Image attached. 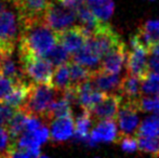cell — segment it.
Listing matches in <instances>:
<instances>
[{
  "label": "cell",
  "mask_w": 159,
  "mask_h": 158,
  "mask_svg": "<svg viewBox=\"0 0 159 158\" xmlns=\"http://www.w3.org/2000/svg\"><path fill=\"white\" fill-rule=\"evenodd\" d=\"M70 72V82L73 87H78L84 82L88 81L92 74V70L70 60L68 63Z\"/></svg>",
  "instance_id": "cell-24"
},
{
  "label": "cell",
  "mask_w": 159,
  "mask_h": 158,
  "mask_svg": "<svg viewBox=\"0 0 159 158\" xmlns=\"http://www.w3.org/2000/svg\"><path fill=\"white\" fill-rule=\"evenodd\" d=\"M76 21H78L76 11L57 0L51 3L44 16V22L55 32L75 25Z\"/></svg>",
  "instance_id": "cell-8"
},
{
  "label": "cell",
  "mask_w": 159,
  "mask_h": 158,
  "mask_svg": "<svg viewBox=\"0 0 159 158\" xmlns=\"http://www.w3.org/2000/svg\"><path fill=\"white\" fill-rule=\"evenodd\" d=\"M93 122L89 111L82 110L75 118V138L79 141H88L91 124Z\"/></svg>",
  "instance_id": "cell-21"
},
{
  "label": "cell",
  "mask_w": 159,
  "mask_h": 158,
  "mask_svg": "<svg viewBox=\"0 0 159 158\" xmlns=\"http://www.w3.org/2000/svg\"><path fill=\"white\" fill-rule=\"evenodd\" d=\"M127 46L124 41L119 42L116 47H114L111 50H109L106 54L103 56L101 61V65L98 68L108 73L119 74L124 64L127 60Z\"/></svg>",
  "instance_id": "cell-13"
},
{
  "label": "cell",
  "mask_w": 159,
  "mask_h": 158,
  "mask_svg": "<svg viewBox=\"0 0 159 158\" xmlns=\"http://www.w3.org/2000/svg\"><path fill=\"white\" fill-rule=\"evenodd\" d=\"M117 126L115 119H106L96 121V124L92 128L89 134L87 143L95 145L98 142H116L118 139Z\"/></svg>",
  "instance_id": "cell-12"
},
{
  "label": "cell",
  "mask_w": 159,
  "mask_h": 158,
  "mask_svg": "<svg viewBox=\"0 0 159 158\" xmlns=\"http://www.w3.org/2000/svg\"><path fill=\"white\" fill-rule=\"evenodd\" d=\"M71 60L77 63L81 64V65L86 66V67L90 68V70H94L96 68L100 67L101 65V56L89 46L86 42V44L84 46V48L80 49L77 53L71 56Z\"/></svg>",
  "instance_id": "cell-19"
},
{
  "label": "cell",
  "mask_w": 159,
  "mask_h": 158,
  "mask_svg": "<svg viewBox=\"0 0 159 158\" xmlns=\"http://www.w3.org/2000/svg\"><path fill=\"white\" fill-rule=\"evenodd\" d=\"M73 114V106H71L70 102L67 99H65L62 94V97L60 99H57L54 103L52 104L51 108L49 110V112L47 113L46 117H44L43 121L46 124H50L52 120L59 117L65 116V115Z\"/></svg>",
  "instance_id": "cell-22"
},
{
  "label": "cell",
  "mask_w": 159,
  "mask_h": 158,
  "mask_svg": "<svg viewBox=\"0 0 159 158\" xmlns=\"http://www.w3.org/2000/svg\"><path fill=\"white\" fill-rule=\"evenodd\" d=\"M4 1H6V0H4Z\"/></svg>",
  "instance_id": "cell-36"
},
{
  "label": "cell",
  "mask_w": 159,
  "mask_h": 158,
  "mask_svg": "<svg viewBox=\"0 0 159 158\" xmlns=\"http://www.w3.org/2000/svg\"><path fill=\"white\" fill-rule=\"evenodd\" d=\"M28 115L23 110L19 108L11 121L9 122L7 130L10 134L11 141L14 142L25 132L26 130V121H27Z\"/></svg>",
  "instance_id": "cell-20"
},
{
  "label": "cell",
  "mask_w": 159,
  "mask_h": 158,
  "mask_svg": "<svg viewBox=\"0 0 159 158\" xmlns=\"http://www.w3.org/2000/svg\"><path fill=\"white\" fill-rule=\"evenodd\" d=\"M139 104H140L141 112L159 114V95L142 94L139 99Z\"/></svg>",
  "instance_id": "cell-29"
},
{
  "label": "cell",
  "mask_w": 159,
  "mask_h": 158,
  "mask_svg": "<svg viewBox=\"0 0 159 158\" xmlns=\"http://www.w3.org/2000/svg\"><path fill=\"white\" fill-rule=\"evenodd\" d=\"M17 110L19 108L10 105L7 102L0 101V127H3V128L7 129L9 122L13 118Z\"/></svg>",
  "instance_id": "cell-30"
},
{
  "label": "cell",
  "mask_w": 159,
  "mask_h": 158,
  "mask_svg": "<svg viewBox=\"0 0 159 158\" xmlns=\"http://www.w3.org/2000/svg\"><path fill=\"white\" fill-rule=\"evenodd\" d=\"M16 84L17 81H14L13 79L0 75V101L6 100V97L12 92Z\"/></svg>",
  "instance_id": "cell-32"
},
{
  "label": "cell",
  "mask_w": 159,
  "mask_h": 158,
  "mask_svg": "<svg viewBox=\"0 0 159 158\" xmlns=\"http://www.w3.org/2000/svg\"><path fill=\"white\" fill-rule=\"evenodd\" d=\"M62 94L63 92L57 90L52 84H32L28 97L21 110L30 116H35L43 120L52 104L60 99Z\"/></svg>",
  "instance_id": "cell-2"
},
{
  "label": "cell",
  "mask_w": 159,
  "mask_h": 158,
  "mask_svg": "<svg viewBox=\"0 0 159 158\" xmlns=\"http://www.w3.org/2000/svg\"><path fill=\"white\" fill-rule=\"evenodd\" d=\"M44 57H46L48 61H50L51 63L54 65V67L62 65V64L68 63L71 60L70 53H69L60 42H57V43L47 53V55Z\"/></svg>",
  "instance_id": "cell-27"
},
{
  "label": "cell",
  "mask_w": 159,
  "mask_h": 158,
  "mask_svg": "<svg viewBox=\"0 0 159 158\" xmlns=\"http://www.w3.org/2000/svg\"><path fill=\"white\" fill-rule=\"evenodd\" d=\"M20 62L27 80L33 84H51L55 67L46 57H21Z\"/></svg>",
  "instance_id": "cell-3"
},
{
  "label": "cell",
  "mask_w": 159,
  "mask_h": 158,
  "mask_svg": "<svg viewBox=\"0 0 159 158\" xmlns=\"http://www.w3.org/2000/svg\"><path fill=\"white\" fill-rule=\"evenodd\" d=\"M148 63H149V70H159V43L154 46L149 50Z\"/></svg>",
  "instance_id": "cell-34"
},
{
  "label": "cell",
  "mask_w": 159,
  "mask_h": 158,
  "mask_svg": "<svg viewBox=\"0 0 159 158\" xmlns=\"http://www.w3.org/2000/svg\"><path fill=\"white\" fill-rule=\"evenodd\" d=\"M68 63L62 64V65L55 67L52 77V82H51V84L53 87H55L57 90L62 91V92L71 86L70 72H69Z\"/></svg>",
  "instance_id": "cell-25"
},
{
  "label": "cell",
  "mask_w": 159,
  "mask_h": 158,
  "mask_svg": "<svg viewBox=\"0 0 159 158\" xmlns=\"http://www.w3.org/2000/svg\"><path fill=\"white\" fill-rule=\"evenodd\" d=\"M120 144L121 148L126 152H135L139 150L138 145V140L136 137H132V135H118L117 141Z\"/></svg>",
  "instance_id": "cell-31"
},
{
  "label": "cell",
  "mask_w": 159,
  "mask_h": 158,
  "mask_svg": "<svg viewBox=\"0 0 159 158\" xmlns=\"http://www.w3.org/2000/svg\"><path fill=\"white\" fill-rule=\"evenodd\" d=\"M15 7L20 24L44 21V16L51 6V0H6Z\"/></svg>",
  "instance_id": "cell-7"
},
{
  "label": "cell",
  "mask_w": 159,
  "mask_h": 158,
  "mask_svg": "<svg viewBox=\"0 0 159 158\" xmlns=\"http://www.w3.org/2000/svg\"><path fill=\"white\" fill-rule=\"evenodd\" d=\"M90 81L104 93H119L121 78L119 74L108 73L101 68L92 70Z\"/></svg>",
  "instance_id": "cell-14"
},
{
  "label": "cell",
  "mask_w": 159,
  "mask_h": 158,
  "mask_svg": "<svg viewBox=\"0 0 159 158\" xmlns=\"http://www.w3.org/2000/svg\"><path fill=\"white\" fill-rule=\"evenodd\" d=\"M130 46H131V50L128 51L126 60L127 73L139 76L143 79L149 73V51L146 47L141 43L136 35H133L131 37Z\"/></svg>",
  "instance_id": "cell-5"
},
{
  "label": "cell",
  "mask_w": 159,
  "mask_h": 158,
  "mask_svg": "<svg viewBox=\"0 0 159 158\" xmlns=\"http://www.w3.org/2000/svg\"><path fill=\"white\" fill-rule=\"evenodd\" d=\"M20 28L19 16L10 10L0 11V54L14 52Z\"/></svg>",
  "instance_id": "cell-4"
},
{
  "label": "cell",
  "mask_w": 159,
  "mask_h": 158,
  "mask_svg": "<svg viewBox=\"0 0 159 158\" xmlns=\"http://www.w3.org/2000/svg\"><path fill=\"white\" fill-rule=\"evenodd\" d=\"M138 140L139 151L159 156V137H143L135 135Z\"/></svg>",
  "instance_id": "cell-28"
},
{
  "label": "cell",
  "mask_w": 159,
  "mask_h": 158,
  "mask_svg": "<svg viewBox=\"0 0 159 158\" xmlns=\"http://www.w3.org/2000/svg\"><path fill=\"white\" fill-rule=\"evenodd\" d=\"M136 37L144 47L151 50L159 43V20H147L138 28Z\"/></svg>",
  "instance_id": "cell-16"
},
{
  "label": "cell",
  "mask_w": 159,
  "mask_h": 158,
  "mask_svg": "<svg viewBox=\"0 0 159 158\" xmlns=\"http://www.w3.org/2000/svg\"><path fill=\"white\" fill-rule=\"evenodd\" d=\"M0 75L11 78L17 82L27 80L22 70L21 62L20 64L16 63V61L13 59V53L0 54Z\"/></svg>",
  "instance_id": "cell-17"
},
{
  "label": "cell",
  "mask_w": 159,
  "mask_h": 158,
  "mask_svg": "<svg viewBox=\"0 0 159 158\" xmlns=\"http://www.w3.org/2000/svg\"><path fill=\"white\" fill-rule=\"evenodd\" d=\"M135 135L143 137H159V114L154 113L146 117L139 126Z\"/></svg>",
  "instance_id": "cell-26"
},
{
  "label": "cell",
  "mask_w": 159,
  "mask_h": 158,
  "mask_svg": "<svg viewBox=\"0 0 159 158\" xmlns=\"http://www.w3.org/2000/svg\"><path fill=\"white\" fill-rule=\"evenodd\" d=\"M140 112L139 99L130 100L122 97V102L116 117L120 130L119 135H132L136 133L140 126Z\"/></svg>",
  "instance_id": "cell-6"
},
{
  "label": "cell",
  "mask_w": 159,
  "mask_h": 158,
  "mask_svg": "<svg viewBox=\"0 0 159 158\" xmlns=\"http://www.w3.org/2000/svg\"><path fill=\"white\" fill-rule=\"evenodd\" d=\"M11 144H12V141H11L8 130L3 127H0V156L7 157Z\"/></svg>",
  "instance_id": "cell-33"
},
{
  "label": "cell",
  "mask_w": 159,
  "mask_h": 158,
  "mask_svg": "<svg viewBox=\"0 0 159 158\" xmlns=\"http://www.w3.org/2000/svg\"><path fill=\"white\" fill-rule=\"evenodd\" d=\"M122 102V95L120 93H106L101 101L89 111L93 121L106 119H116Z\"/></svg>",
  "instance_id": "cell-9"
},
{
  "label": "cell",
  "mask_w": 159,
  "mask_h": 158,
  "mask_svg": "<svg viewBox=\"0 0 159 158\" xmlns=\"http://www.w3.org/2000/svg\"><path fill=\"white\" fill-rule=\"evenodd\" d=\"M142 81L143 79L135 75L128 74L121 78L119 93L124 99L138 100L142 95Z\"/></svg>",
  "instance_id": "cell-18"
},
{
  "label": "cell",
  "mask_w": 159,
  "mask_h": 158,
  "mask_svg": "<svg viewBox=\"0 0 159 158\" xmlns=\"http://www.w3.org/2000/svg\"><path fill=\"white\" fill-rule=\"evenodd\" d=\"M50 140L54 144H63L75 135V118L73 114L55 118L50 122Z\"/></svg>",
  "instance_id": "cell-11"
},
{
  "label": "cell",
  "mask_w": 159,
  "mask_h": 158,
  "mask_svg": "<svg viewBox=\"0 0 159 158\" xmlns=\"http://www.w3.org/2000/svg\"><path fill=\"white\" fill-rule=\"evenodd\" d=\"M4 10V4L3 3H0V11Z\"/></svg>",
  "instance_id": "cell-35"
},
{
  "label": "cell",
  "mask_w": 159,
  "mask_h": 158,
  "mask_svg": "<svg viewBox=\"0 0 159 158\" xmlns=\"http://www.w3.org/2000/svg\"><path fill=\"white\" fill-rule=\"evenodd\" d=\"M90 10L100 19L106 22L114 13V0H86Z\"/></svg>",
  "instance_id": "cell-23"
},
{
  "label": "cell",
  "mask_w": 159,
  "mask_h": 158,
  "mask_svg": "<svg viewBox=\"0 0 159 158\" xmlns=\"http://www.w3.org/2000/svg\"><path fill=\"white\" fill-rule=\"evenodd\" d=\"M77 94L78 105L81 107V110L90 111L98 101L103 99L106 93L98 90L89 79L88 81L77 87Z\"/></svg>",
  "instance_id": "cell-15"
},
{
  "label": "cell",
  "mask_w": 159,
  "mask_h": 158,
  "mask_svg": "<svg viewBox=\"0 0 159 158\" xmlns=\"http://www.w3.org/2000/svg\"><path fill=\"white\" fill-rule=\"evenodd\" d=\"M19 56L44 57L59 42L57 34L44 21L20 24Z\"/></svg>",
  "instance_id": "cell-1"
},
{
  "label": "cell",
  "mask_w": 159,
  "mask_h": 158,
  "mask_svg": "<svg viewBox=\"0 0 159 158\" xmlns=\"http://www.w3.org/2000/svg\"><path fill=\"white\" fill-rule=\"evenodd\" d=\"M59 42L73 56L80 49L84 48L89 37V33L81 25H73L61 32H57Z\"/></svg>",
  "instance_id": "cell-10"
}]
</instances>
